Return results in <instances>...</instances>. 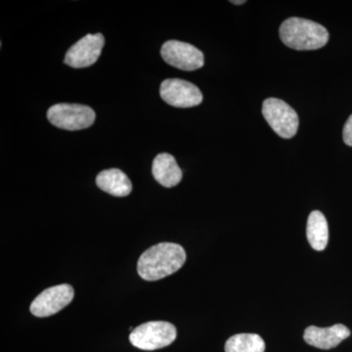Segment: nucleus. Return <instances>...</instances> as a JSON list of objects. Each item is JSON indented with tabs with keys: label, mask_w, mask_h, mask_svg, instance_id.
Instances as JSON below:
<instances>
[{
	"label": "nucleus",
	"mask_w": 352,
	"mask_h": 352,
	"mask_svg": "<svg viewBox=\"0 0 352 352\" xmlns=\"http://www.w3.org/2000/svg\"><path fill=\"white\" fill-rule=\"evenodd\" d=\"M105 44L101 34H87L74 44L65 56V64L75 69L87 68L96 63Z\"/></svg>",
	"instance_id": "1a4fd4ad"
},
{
	"label": "nucleus",
	"mask_w": 352,
	"mask_h": 352,
	"mask_svg": "<svg viewBox=\"0 0 352 352\" xmlns=\"http://www.w3.org/2000/svg\"><path fill=\"white\" fill-rule=\"evenodd\" d=\"M75 296L73 287L62 284L50 287L36 296L30 310L34 316L48 317L58 314L69 305Z\"/></svg>",
	"instance_id": "6e6552de"
},
{
	"label": "nucleus",
	"mask_w": 352,
	"mask_h": 352,
	"mask_svg": "<svg viewBox=\"0 0 352 352\" xmlns=\"http://www.w3.org/2000/svg\"><path fill=\"white\" fill-rule=\"evenodd\" d=\"M342 136H344V143L347 146H351L352 147V115L346 120V124H344Z\"/></svg>",
	"instance_id": "2eb2a0df"
},
{
	"label": "nucleus",
	"mask_w": 352,
	"mask_h": 352,
	"mask_svg": "<svg viewBox=\"0 0 352 352\" xmlns=\"http://www.w3.org/2000/svg\"><path fill=\"white\" fill-rule=\"evenodd\" d=\"M177 337L176 328L164 321H151L132 330L129 342L142 351H156L168 346Z\"/></svg>",
	"instance_id": "7ed1b4c3"
},
{
	"label": "nucleus",
	"mask_w": 352,
	"mask_h": 352,
	"mask_svg": "<svg viewBox=\"0 0 352 352\" xmlns=\"http://www.w3.org/2000/svg\"><path fill=\"white\" fill-rule=\"evenodd\" d=\"M186 252L175 243H160L141 254L138 263L139 276L146 281H157L175 273L184 265Z\"/></svg>",
	"instance_id": "f257e3e1"
},
{
	"label": "nucleus",
	"mask_w": 352,
	"mask_h": 352,
	"mask_svg": "<svg viewBox=\"0 0 352 352\" xmlns=\"http://www.w3.org/2000/svg\"><path fill=\"white\" fill-rule=\"evenodd\" d=\"M280 38L285 45L296 50H315L324 47L329 32L323 25L302 18H289L282 23Z\"/></svg>",
	"instance_id": "f03ea898"
},
{
	"label": "nucleus",
	"mask_w": 352,
	"mask_h": 352,
	"mask_svg": "<svg viewBox=\"0 0 352 352\" xmlns=\"http://www.w3.org/2000/svg\"><path fill=\"white\" fill-rule=\"evenodd\" d=\"M47 119L53 126L65 131H80L94 124L95 113L88 106L61 103L51 106Z\"/></svg>",
	"instance_id": "20e7f679"
},
{
	"label": "nucleus",
	"mask_w": 352,
	"mask_h": 352,
	"mask_svg": "<svg viewBox=\"0 0 352 352\" xmlns=\"http://www.w3.org/2000/svg\"><path fill=\"white\" fill-rule=\"evenodd\" d=\"M96 184L104 192L115 197L129 196L132 190L129 178L118 168L101 171L97 175Z\"/></svg>",
	"instance_id": "f8f14e48"
},
{
	"label": "nucleus",
	"mask_w": 352,
	"mask_h": 352,
	"mask_svg": "<svg viewBox=\"0 0 352 352\" xmlns=\"http://www.w3.org/2000/svg\"><path fill=\"white\" fill-rule=\"evenodd\" d=\"M160 95L166 103L176 108L195 107L203 101V94L195 85L179 78L164 80Z\"/></svg>",
	"instance_id": "423d86ee"
},
{
	"label": "nucleus",
	"mask_w": 352,
	"mask_h": 352,
	"mask_svg": "<svg viewBox=\"0 0 352 352\" xmlns=\"http://www.w3.org/2000/svg\"><path fill=\"white\" fill-rule=\"evenodd\" d=\"M263 115L280 138L289 139L298 129V113L286 102L277 98H268L263 104Z\"/></svg>",
	"instance_id": "39448f33"
},
{
	"label": "nucleus",
	"mask_w": 352,
	"mask_h": 352,
	"mask_svg": "<svg viewBox=\"0 0 352 352\" xmlns=\"http://www.w3.org/2000/svg\"><path fill=\"white\" fill-rule=\"evenodd\" d=\"M265 342L256 333H237L227 340L226 352H264Z\"/></svg>",
	"instance_id": "4468645a"
},
{
	"label": "nucleus",
	"mask_w": 352,
	"mask_h": 352,
	"mask_svg": "<svg viewBox=\"0 0 352 352\" xmlns=\"http://www.w3.org/2000/svg\"><path fill=\"white\" fill-rule=\"evenodd\" d=\"M161 55L166 63L183 71H195L205 64L201 51L191 44L182 41H166L162 46Z\"/></svg>",
	"instance_id": "0eeeda50"
},
{
	"label": "nucleus",
	"mask_w": 352,
	"mask_h": 352,
	"mask_svg": "<svg viewBox=\"0 0 352 352\" xmlns=\"http://www.w3.org/2000/svg\"><path fill=\"white\" fill-rule=\"evenodd\" d=\"M351 336V331L342 324H336L328 328L310 326L305 329L303 339L309 346L320 349H331L339 346L342 340Z\"/></svg>",
	"instance_id": "9d476101"
},
{
	"label": "nucleus",
	"mask_w": 352,
	"mask_h": 352,
	"mask_svg": "<svg viewBox=\"0 0 352 352\" xmlns=\"http://www.w3.org/2000/svg\"><path fill=\"white\" fill-rule=\"evenodd\" d=\"M307 236L308 243L315 251H324L329 241L328 222L319 210H314L307 219Z\"/></svg>",
	"instance_id": "ddd939ff"
},
{
	"label": "nucleus",
	"mask_w": 352,
	"mask_h": 352,
	"mask_svg": "<svg viewBox=\"0 0 352 352\" xmlns=\"http://www.w3.org/2000/svg\"><path fill=\"white\" fill-rule=\"evenodd\" d=\"M231 2H232L233 4H236V6H239V4L245 3V0H243V1H235V0H233V1Z\"/></svg>",
	"instance_id": "dca6fc26"
},
{
	"label": "nucleus",
	"mask_w": 352,
	"mask_h": 352,
	"mask_svg": "<svg viewBox=\"0 0 352 352\" xmlns=\"http://www.w3.org/2000/svg\"><path fill=\"white\" fill-rule=\"evenodd\" d=\"M152 173L155 179L168 188L176 186L182 179V171L175 157L166 153H162L155 157Z\"/></svg>",
	"instance_id": "9b49d317"
}]
</instances>
